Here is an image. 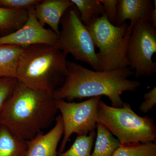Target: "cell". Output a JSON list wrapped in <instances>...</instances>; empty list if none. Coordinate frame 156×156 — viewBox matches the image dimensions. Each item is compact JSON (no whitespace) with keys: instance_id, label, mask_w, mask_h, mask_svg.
Returning a JSON list of instances; mask_svg holds the SVG:
<instances>
[{"instance_id":"1","label":"cell","mask_w":156,"mask_h":156,"mask_svg":"<svg viewBox=\"0 0 156 156\" xmlns=\"http://www.w3.org/2000/svg\"><path fill=\"white\" fill-rule=\"evenodd\" d=\"M67 75L63 83L53 92L56 100L71 101L76 99L107 96L112 106L121 108V96L125 92H134L141 85L139 81L129 80L134 72L129 67L110 71L88 69L67 61Z\"/></svg>"},{"instance_id":"2","label":"cell","mask_w":156,"mask_h":156,"mask_svg":"<svg viewBox=\"0 0 156 156\" xmlns=\"http://www.w3.org/2000/svg\"><path fill=\"white\" fill-rule=\"evenodd\" d=\"M58 111L53 93L31 89L17 81L0 113V125L27 141L48 128Z\"/></svg>"},{"instance_id":"3","label":"cell","mask_w":156,"mask_h":156,"mask_svg":"<svg viewBox=\"0 0 156 156\" xmlns=\"http://www.w3.org/2000/svg\"><path fill=\"white\" fill-rule=\"evenodd\" d=\"M66 56L55 46L24 48L17 61L16 78L31 89L53 93L56 84L67 76Z\"/></svg>"},{"instance_id":"4","label":"cell","mask_w":156,"mask_h":156,"mask_svg":"<svg viewBox=\"0 0 156 156\" xmlns=\"http://www.w3.org/2000/svg\"><path fill=\"white\" fill-rule=\"evenodd\" d=\"M96 121L115 136L121 144L155 142L156 126L153 119L138 115L127 102L122 107L116 108L101 100Z\"/></svg>"},{"instance_id":"5","label":"cell","mask_w":156,"mask_h":156,"mask_svg":"<svg viewBox=\"0 0 156 156\" xmlns=\"http://www.w3.org/2000/svg\"><path fill=\"white\" fill-rule=\"evenodd\" d=\"M97 53L101 71H110L129 67L127 49L132 27L127 23L120 26L110 23L106 15L86 27Z\"/></svg>"},{"instance_id":"6","label":"cell","mask_w":156,"mask_h":156,"mask_svg":"<svg viewBox=\"0 0 156 156\" xmlns=\"http://www.w3.org/2000/svg\"><path fill=\"white\" fill-rule=\"evenodd\" d=\"M74 6L68 9L60 20L62 30L55 46L66 55L71 54L76 60L101 71L92 37Z\"/></svg>"},{"instance_id":"7","label":"cell","mask_w":156,"mask_h":156,"mask_svg":"<svg viewBox=\"0 0 156 156\" xmlns=\"http://www.w3.org/2000/svg\"><path fill=\"white\" fill-rule=\"evenodd\" d=\"M156 52V30L144 19L133 26L127 49L129 67L136 78L151 77L156 73V63L152 59Z\"/></svg>"},{"instance_id":"8","label":"cell","mask_w":156,"mask_h":156,"mask_svg":"<svg viewBox=\"0 0 156 156\" xmlns=\"http://www.w3.org/2000/svg\"><path fill=\"white\" fill-rule=\"evenodd\" d=\"M101 97L91 98L80 102H68L56 99V106L61 112L64 130L58 153L64 151L73 134L87 135L95 130L98 108Z\"/></svg>"},{"instance_id":"9","label":"cell","mask_w":156,"mask_h":156,"mask_svg":"<svg viewBox=\"0 0 156 156\" xmlns=\"http://www.w3.org/2000/svg\"><path fill=\"white\" fill-rule=\"evenodd\" d=\"M34 8L28 10V19L21 28L10 34L0 36V45H14L23 48L40 44L56 46L58 35L39 23L35 16Z\"/></svg>"},{"instance_id":"10","label":"cell","mask_w":156,"mask_h":156,"mask_svg":"<svg viewBox=\"0 0 156 156\" xmlns=\"http://www.w3.org/2000/svg\"><path fill=\"white\" fill-rule=\"evenodd\" d=\"M63 125L61 115L56 118L55 126L50 131L41 132L27 141L26 156H57V148L63 134Z\"/></svg>"},{"instance_id":"11","label":"cell","mask_w":156,"mask_h":156,"mask_svg":"<svg viewBox=\"0 0 156 156\" xmlns=\"http://www.w3.org/2000/svg\"><path fill=\"white\" fill-rule=\"evenodd\" d=\"M74 6L71 0H44L35 7L34 13L43 27L48 25L59 35V23L68 9Z\"/></svg>"},{"instance_id":"12","label":"cell","mask_w":156,"mask_h":156,"mask_svg":"<svg viewBox=\"0 0 156 156\" xmlns=\"http://www.w3.org/2000/svg\"><path fill=\"white\" fill-rule=\"evenodd\" d=\"M153 9L151 0H118V17L116 25L120 26L131 21L130 25L133 27L140 19L150 21Z\"/></svg>"},{"instance_id":"13","label":"cell","mask_w":156,"mask_h":156,"mask_svg":"<svg viewBox=\"0 0 156 156\" xmlns=\"http://www.w3.org/2000/svg\"><path fill=\"white\" fill-rule=\"evenodd\" d=\"M27 144L0 125V156H26Z\"/></svg>"},{"instance_id":"14","label":"cell","mask_w":156,"mask_h":156,"mask_svg":"<svg viewBox=\"0 0 156 156\" xmlns=\"http://www.w3.org/2000/svg\"><path fill=\"white\" fill-rule=\"evenodd\" d=\"M28 11L0 7V34L7 35L21 28L28 19Z\"/></svg>"},{"instance_id":"15","label":"cell","mask_w":156,"mask_h":156,"mask_svg":"<svg viewBox=\"0 0 156 156\" xmlns=\"http://www.w3.org/2000/svg\"><path fill=\"white\" fill-rule=\"evenodd\" d=\"M24 48L14 45H0V78H16L17 61Z\"/></svg>"},{"instance_id":"16","label":"cell","mask_w":156,"mask_h":156,"mask_svg":"<svg viewBox=\"0 0 156 156\" xmlns=\"http://www.w3.org/2000/svg\"><path fill=\"white\" fill-rule=\"evenodd\" d=\"M96 140L91 156H112L121 143L102 124L97 123Z\"/></svg>"},{"instance_id":"17","label":"cell","mask_w":156,"mask_h":156,"mask_svg":"<svg viewBox=\"0 0 156 156\" xmlns=\"http://www.w3.org/2000/svg\"><path fill=\"white\" fill-rule=\"evenodd\" d=\"M80 13V18L85 26L93 23L99 17L105 15L100 0H71Z\"/></svg>"},{"instance_id":"18","label":"cell","mask_w":156,"mask_h":156,"mask_svg":"<svg viewBox=\"0 0 156 156\" xmlns=\"http://www.w3.org/2000/svg\"><path fill=\"white\" fill-rule=\"evenodd\" d=\"M112 156H156V144L154 142L121 144Z\"/></svg>"},{"instance_id":"19","label":"cell","mask_w":156,"mask_h":156,"mask_svg":"<svg viewBox=\"0 0 156 156\" xmlns=\"http://www.w3.org/2000/svg\"><path fill=\"white\" fill-rule=\"evenodd\" d=\"M95 136V130L87 135H77L71 147L66 151L58 153L57 156H91Z\"/></svg>"},{"instance_id":"20","label":"cell","mask_w":156,"mask_h":156,"mask_svg":"<svg viewBox=\"0 0 156 156\" xmlns=\"http://www.w3.org/2000/svg\"><path fill=\"white\" fill-rule=\"evenodd\" d=\"M17 82L15 78H0V113L12 95Z\"/></svg>"},{"instance_id":"21","label":"cell","mask_w":156,"mask_h":156,"mask_svg":"<svg viewBox=\"0 0 156 156\" xmlns=\"http://www.w3.org/2000/svg\"><path fill=\"white\" fill-rule=\"evenodd\" d=\"M41 2V0H0V7L16 10L28 11Z\"/></svg>"},{"instance_id":"22","label":"cell","mask_w":156,"mask_h":156,"mask_svg":"<svg viewBox=\"0 0 156 156\" xmlns=\"http://www.w3.org/2000/svg\"><path fill=\"white\" fill-rule=\"evenodd\" d=\"M109 22L116 25L118 17V0H100Z\"/></svg>"},{"instance_id":"23","label":"cell","mask_w":156,"mask_h":156,"mask_svg":"<svg viewBox=\"0 0 156 156\" xmlns=\"http://www.w3.org/2000/svg\"><path fill=\"white\" fill-rule=\"evenodd\" d=\"M144 101L139 107V110L147 113L156 106V87L144 95Z\"/></svg>"},{"instance_id":"24","label":"cell","mask_w":156,"mask_h":156,"mask_svg":"<svg viewBox=\"0 0 156 156\" xmlns=\"http://www.w3.org/2000/svg\"><path fill=\"white\" fill-rule=\"evenodd\" d=\"M154 8H153L151 14L150 21L152 27L154 29H156V1L154 0Z\"/></svg>"}]
</instances>
